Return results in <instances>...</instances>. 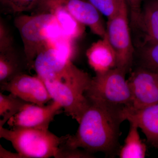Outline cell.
<instances>
[{"instance_id":"cell-1","label":"cell","mask_w":158,"mask_h":158,"mask_svg":"<svg viewBox=\"0 0 158 158\" xmlns=\"http://www.w3.org/2000/svg\"><path fill=\"white\" fill-rule=\"evenodd\" d=\"M89 105L79 123L75 135L69 136L63 144L80 148L92 154L101 152L113 157L120 147V126L124 121V108L109 104L102 100L87 96Z\"/></svg>"},{"instance_id":"cell-2","label":"cell","mask_w":158,"mask_h":158,"mask_svg":"<svg viewBox=\"0 0 158 158\" xmlns=\"http://www.w3.org/2000/svg\"><path fill=\"white\" fill-rule=\"evenodd\" d=\"M92 78L72 63L61 78L44 83L52 100L61 105L67 116L79 123L89 105L86 93Z\"/></svg>"},{"instance_id":"cell-3","label":"cell","mask_w":158,"mask_h":158,"mask_svg":"<svg viewBox=\"0 0 158 158\" xmlns=\"http://www.w3.org/2000/svg\"><path fill=\"white\" fill-rule=\"evenodd\" d=\"M14 23L23 41L24 56L31 69L39 52L51 40L63 33L56 17L49 12L18 15Z\"/></svg>"},{"instance_id":"cell-4","label":"cell","mask_w":158,"mask_h":158,"mask_svg":"<svg viewBox=\"0 0 158 158\" xmlns=\"http://www.w3.org/2000/svg\"><path fill=\"white\" fill-rule=\"evenodd\" d=\"M69 135L59 137L48 130L0 127V138L10 141L21 158H56Z\"/></svg>"},{"instance_id":"cell-5","label":"cell","mask_w":158,"mask_h":158,"mask_svg":"<svg viewBox=\"0 0 158 158\" xmlns=\"http://www.w3.org/2000/svg\"><path fill=\"white\" fill-rule=\"evenodd\" d=\"M127 72L123 69L115 67L106 72L96 73L92 78L86 96L96 98L118 107H131V95L125 78Z\"/></svg>"},{"instance_id":"cell-6","label":"cell","mask_w":158,"mask_h":158,"mask_svg":"<svg viewBox=\"0 0 158 158\" xmlns=\"http://www.w3.org/2000/svg\"><path fill=\"white\" fill-rule=\"evenodd\" d=\"M129 11L126 0L118 11L108 19L106 26V36L116 52V67L128 71L132 63L134 48L129 27Z\"/></svg>"},{"instance_id":"cell-7","label":"cell","mask_w":158,"mask_h":158,"mask_svg":"<svg viewBox=\"0 0 158 158\" xmlns=\"http://www.w3.org/2000/svg\"><path fill=\"white\" fill-rule=\"evenodd\" d=\"M132 98L131 107L140 110L158 103V74L139 67L127 80Z\"/></svg>"},{"instance_id":"cell-8","label":"cell","mask_w":158,"mask_h":158,"mask_svg":"<svg viewBox=\"0 0 158 158\" xmlns=\"http://www.w3.org/2000/svg\"><path fill=\"white\" fill-rule=\"evenodd\" d=\"M0 88L1 91H8L25 101L39 106H44L52 100L45 83L37 75L21 73L0 85Z\"/></svg>"},{"instance_id":"cell-9","label":"cell","mask_w":158,"mask_h":158,"mask_svg":"<svg viewBox=\"0 0 158 158\" xmlns=\"http://www.w3.org/2000/svg\"><path fill=\"white\" fill-rule=\"evenodd\" d=\"M62 108L56 102L39 106L28 103L20 111L9 119L7 123L11 128L24 127L48 130L54 117L61 113Z\"/></svg>"},{"instance_id":"cell-10","label":"cell","mask_w":158,"mask_h":158,"mask_svg":"<svg viewBox=\"0 0 158 158\" xmlns=\"http://www.w3.org/2000/svg\"><path fill=\"white\" fill-rule=\"evenodd\" d=\"M61 5L79 23L88 27L93 34L101 38L106 35L102 15L89 2L86 0H50Z\"/></svg>"},{"instance_id":"cell-11","label":"cell","mask_w":158,"mask_h":158,"mask_svg":"<svg viewBox=\"0 0 158 158\" xmlns=\"http://www.w3.org/2000/svg\"><path fill=\"white\" fill-rule=\"evenodd\" d=\"M72 63V61L48 44L37 54L33 69L44 82L50 81L61 77Z\"/></svg>"},{"instance_id":"cell-12","label":"cell","mask_w":158,"mask_h":158,"mask_svg":"<svg viewBox=\"0 0 158 158\" xmlns=\"http://www.w3.org/2000/svg\"><path fill=\"white\" fill-rule=\"evenodd\" d=\"M123 116L124 121L127 120L140 128L148 143L158 149V103L140 110L125 108Z\"/></svg>"},{"instance_id":"cell-13","label":"cell","mask_w":158,"mask_h":158,"mask_svg":"<svg viewBox=\"0 0 158 158\" xmlns=\"http://www.w3.org/2000/svg\"><path fill=\"white\" fill-rule=\"evenodd\" d=\"M36 9L38 12H47L53 15L63 34L73 41L84 34L85 26L79 23L63 6L50 0H40Z\"/></svg>"},{"instance_id":"cell-14","label":"cell","mask_w":158,"mask_h":158,"mask_svg":"<svg viewBox=\"0 0 158 158\" xmlns=\"http://www.w3.org/2000/svg\"><path fill=\"white\" fill-rule=\"evenodd\" d=\"M86 56L88 64L96 74L106 72L116 67V52L106 36L91 44L86 52Z\"/></svg>"},{"instance_id":"cell-15","label":"cell","mask_w":158,"mask_h":158,"mask_svg":"<svg viewBox=\"0 0 158 158\" xmlns=\"http://www.w3.org/2000/svg\"><path fill=\"white\" fill-rule=\"evenodd\" d=\"M26 59H22L14 50L0 52V85L10 81L19 74L30 69Z\"/></svg>"},{"instance_id":"cell-16","label":"cell","mask_w":158,"mask_h":158,"mask_svg":"<svg viewBox=\"0 0 158 158\" xmlns=\"http://www.w3.org/2000/svg\"><path fill=\"white\" fill-rule=\"evenodd\" d=\"M140 28L144 35L145 44L158 43V0H148L141 13Z\"/></svg>"},{"instance_id":"cell-17","label":"cell","mask_w":158,"mask_h":158,"mask_svg":"<svg viewBox=\"0 0 158 158\" xmlns=\"http://www.w3.org/2000/svg\"><path fill=\"white\" fill-rule=\"evenodd\" d=\"M129 131L124 144L120 148L118 155L120 158H144L146 156L147 146L140 138L138 127L130 123Z\"/></svg>"},{"instance_id":"cell-18","label":"cell","mask_w":158,"mask_h":158,"mask_svg":"<svg viewBox=\"0 0 158 158\" xmlns=\"http://www.w3.org/2000/svg\"><path fill=\"white\" fill-rule=\"evenodd\" d=\"M27 102L12 93L5 95L0 93V127H3L9 119L20 111Z\"/></svg>"},{"instance_id":"cell-19","label":"cell","mask_w":158,"mask_h":158,"mask_svg":"<svg viewBox=\"0 0 158 158\" xmlns=\"http://www.w3.org/2000/svg\"><path fill=\"white\" fill-rule=\"evenodd\" d=\"M40 0H0L1 11L5 14H20L35 9Z\"/></svg>"},{"instance_id":"cell-20","label":"cell","mask_w":158,"mask_h":158,"mask_svg":"<svg viewBox=\"0 0 158 158\" xmlns=\"http://www.w3.org/2000/svg\"><path fill=\"white\" fill-rule=\"evenodd\" d=\"M142 67L158 74V43L146 44L141 53Z\"/></svg>"},{"instance_id":"cell-21","label":"cell","mask_w":158,"mask_h":158,"mask_svg":"<svg viewBox=\"0 0 158 158\" xmlns=\"http://www.w3.org/2000/svg\"><path fill=\"white\" fill-rule=\"evenodd\" d=\"M102 15L109 19L116 14L125 0H88Z\"/></svg>"},{"instance_id":"cell-22","label":"cell","mask_w":158,"mask_h":158,"mask_svg":"<svg viewBox=\"0 0 158 158\" xmlns=\"http://www.w3.org/2000/svg\"><path fill=\"white\" fill-rule=\"evenodd\" d=\"M61 144L56 158H90L94 157L92 154L81 150L80 148H72Z\"/></svg>"},{"instance_id":"cell-23","label":"cell","mask_w":158,"mask_h":158,"mask_svg":"<svg viewBox=\"0 0 158 158\" xmlns=\"http://www.w3.org/2000/svg\"><path fill=\"white\" fill-rule=\"evenodd\" d=\"M128 7L131 24L135 28H140L143 0H126Z\"/></svg>"},{"instance_id":"cell-24","label":"cell","mask_w":158,"mask_h":158,"mask_svg":"<svg viewBox=\"0 0 158 158\" xmlns=\"http://www.w3.org/2000/svg\"><path fill=\"white\" fill-rule=\"evenodd\" d=\"M14 50L13 40L2 19L0 21V52Z\"/></svg>"},{"instance_id":"cell-25","label":"cell","mask_w":158,"mask_h":158,"mask_svg":"<svg viewBox=\"0 0 158 158\" xmlns=\"http://www.w3.org/2000/svg\"><path fill=\"white\" fill-rule=\"evenodd\" d=\"M0 146V158H21L20 155L18 153H14L4 149L2 145Z\"/></svg>"}]
</instances>
